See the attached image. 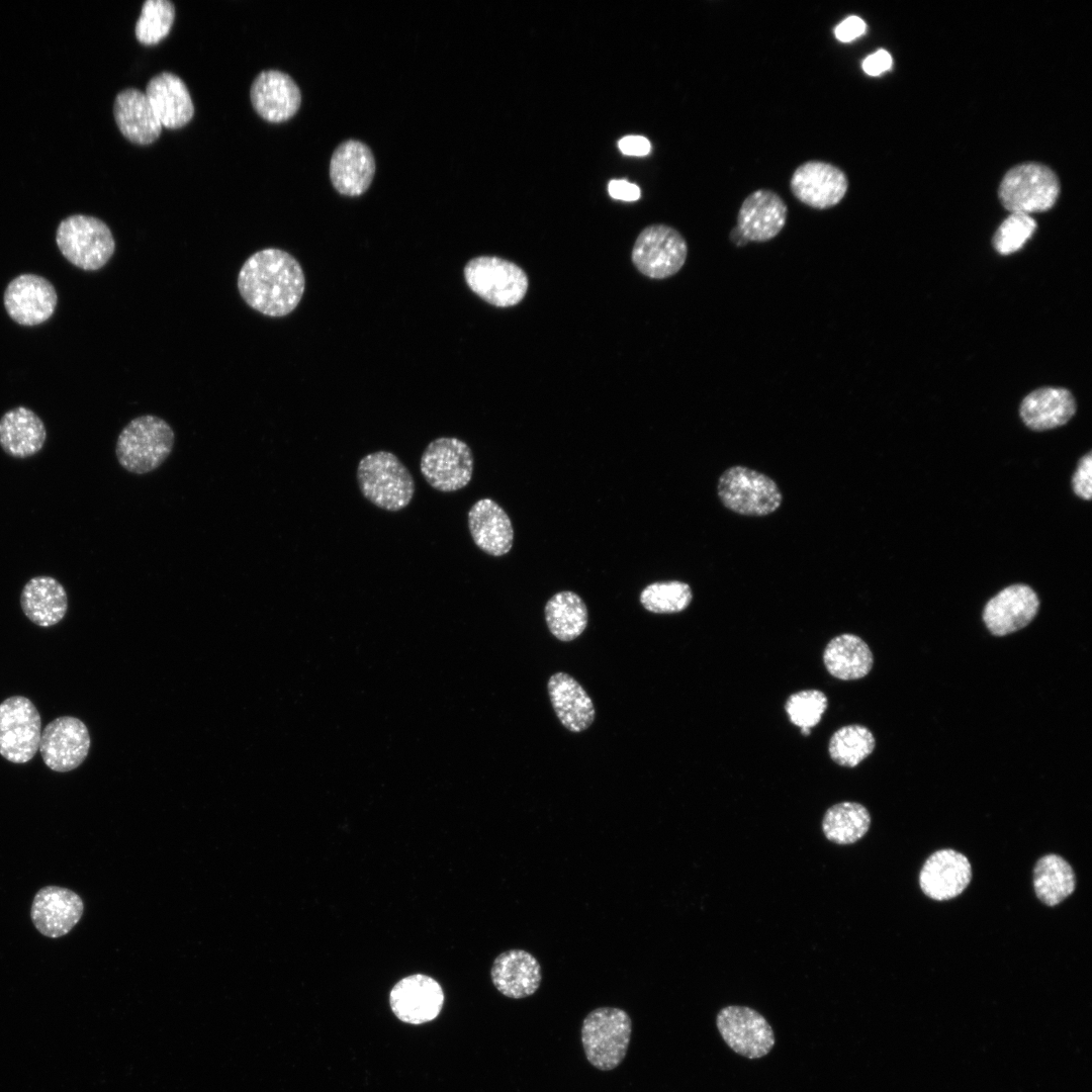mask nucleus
Returning <instances> with one entry per match:
<instances>
[{"instance_id":"nucleus-19","label":"nucleus","mask_w":1092,"mask_h":1092,"mask_svg":"<svg viewBox=\"0 0 1092 1092\" xmlns=\"http://www.w3.org/2000/svg\"><path fill=\"white\" fill-rule=\"evenodd\" d=\"M972 879V867L961 852L950 848L933 852L924 862L919 885L922 892L937 901L961 895Z\"/></svg>"},{"instance_id":"nucleus-35","label":"nucleus","mask_w":1092,"mask_h":1092,"mask_svg":"<svg viewBox=\"0 0 1092 1092\" xmlns=\"http://www.w3.org/2000/svg\"><path fill=\"white\" fill-rule=\"evenodd\" d=\"M873 733L861 725H847L833 733L829 740L830 757L842 766L854 767L875 749Z\"/></svg>"},{"instance_id":"nucleus-37","label":"nucleus","mask_w":1092,"mask_h":1092,"mask_svg":"<svg viewBox=\"0 0 1092 1092\" xmlns=\"http://www.w3.org/2000/svg\"><path fill=\"white\" fill-rule=\"evenodd\" d=\"M175 18L174 4L169 0H147L135 24V36L145 44H155L170 31Z\"/></svg>"},{"instance_id":"nucleus-6","label":"nucleus","mask_w":1092,"mask_h":1092,"mask_svg":"<svg viewBox=\"0 0 1092 1092\" xmlns=\"http://www.w3.org/2000/svg\"><path fill=\"white\" fill-rule=\"evenodd\" d=\"M717 491L725 508L744 516L769 515L783 502L782 492L770 477L740 465L732 466L721 474Z\"/></svg>"},{"instance_id":"nucleus-36","label":"nucleus","mask_w":1092,"mask_h":1092,"mask_svg":"<svg viewBox=\"0 0 1092 1092\" xmlns=\"http://www.w3.org/2000/svg\"><path fill=\"white\" fill-rule=\"evenodd\" d=\"M693 600L691 586L679 580L656 581L645 586L639 597L643 608L655 614L686 610Z\"/></svg>"},{"instance_id":"nucleus-18","label":"nucleus","mask_w":1092,"mask_h":1092,"mask_svg":"<svg viewBox=\"0 0 1092 1092\" xmlns=\"http://www.w3.org/2000/svg\"><path fill=\"white\" fill-rule=\"evenodd\" d=\"M83 910V901L77 893L58 886H47L35 894L30 916L42 935L57 938L73 929L81 919Z\"/></svg>"},{"instance_id":"nucleus-15","label":"nucleus","mask_w":1092,"mask_h":1092,"mask_svg":"<svg viewBox=\"0 0 1092 1092\" xmlns=\"http://www.w3.org/2000/svg\"><path fill=\"white\" fill-rule=\"evenodd\" d=\"M444 999L440 984L424 974L402 978L389 993L393 1014L402 1022L415 1025L434 1020L443 1008Z\"/></svg>"},{"instance_id":"nucleus-21","label":"nucleus","mask_w":1092,"mask_h":1092,"mask_svg":"<svg viewBox=\"0 0 1092 1092\" xmlns=\"http://www.w3.org/2000/svg\"><path fill=\"white\" fill-rule=\"evenodd\" d=\"M787 214V204L778 193L758 189L743 200L736 229L746 242H767L783 230Z\"/></svg>"},{"instance_id":"nucleus-33","label":"nucleus","mask_w":1092,"mask_h":1092,"mask_svg":"<svg viewBox=\"0 0 1092 1092\" xmlns=\"http://www.w3.org/2000/svg\"><path fill=\"white\" fill-rule=\"evenodd\" d=\"M1033 887L1042 903L1058 905L1074 892L1075 873L1062 856L1054 853L1043 855L1033 869Z\"/></svg>"},{"instance_id":"nucleus-25","label":"nucleus","mask_w":1092,"mask_h":1092,"mask_svg":"<svg viewBox=\"0 0 1092 1092\" xmlns=\"http://www.w3.org/2000/svg\"><path fill=\"white\" fill-rule=\"evenodd\" d=\"M552 708L564 728L580 733L594 722V703L582 686L570 674L558 671L547 684Z\"/></svg>"},{"instance_id":"nucleus-13","label":"nucleus","mask_w":1092,"mask_h":1092,"mask_svg":"<svg viewBox=\"0 0 1092 1092\" xmlns=\"http://www.w3.org/2000/svg\"><path fill=\"white\" fill-rule=\"evenodd\" d=\"M89 748L90 736L84 722L72 716H62L43 728L38 749L49 768L67 772L83 763Z\"/></svg>"},{"instance_id":"nucleus-5","label":"nucleus","mask_w":1092,"mask_h":1092,"mask_svg":"<svg viewBox=\"0 0 1092 1092\" xmlns=\"http://www.w3.org/2000/svg\"><path fill=\"white\" fill-rule=\"evenodd\" d=\"M56 241L63 256L85 271L102 268L115 250L109 226L98 217L80 213L61 220Z\"/></svg>"},{"instance_id":"nucleus-40","label":"nucleus","mask_w":1092,"mask_h":1092,"mask_svg":"<svg viewBox=\"0 0 1092 1092\" xmlns=\"http://www.w3.org/2000/svg\"><path fill=\"white\" fill-rule=\"evenodd\" d=\"M1074 492L1083 499L1092 495V453L1083 456L1072 479Z\"/></svg>"},{"instance_id":"nucleus-12","label":"nucleus","mask_w":1092,"mask_h":1092,"mask_svg":"<svg viewBox=\"0 0 1092 1092\" xmlns=\"http://www.w3.org/2000/svg\"><path fill=\"white\" fill-rule=\"evenodd\" d=\"M716 1025L726 1044L747 1059L766 1056L775 1045V1033L767 1020L747 1006L729 1005L716 1016Z\"/></svg>"},{"instance_id":"nucleus-17","label":"nucleus","mask_w":1092,"mask_h":1092,"mask_svg":"<svg viewBox=\"0 0 1092 1092\" xmlns=\"http://www.w3.org/2000/svg\"><path fill=\"white\" fill-rule=\"evenodd\" d=\"M1039 600L1026 584H1012L990 599L983 621L995 636H1006L1026 627L1036 616Z\"/></svg>"},{"instance_id":"nucleus-42","label":"nucleus","mask_w":1092,"mask_h":1092,"mask_svg":"<svg viewBox=\"0 0 1092 1092\" xmlns=\"http://www.w3.org/2000/svg\"><path fill=\"white\" fill-rule=\"evenodd\" d=\"M892 67V57L886 50H878L876 53L868 56L862 62L863 71L870 76H879L882 73L890 70Z\"/></svg>"},{"instance_id":"nucleus-24","label":"nucleus","mask_w":1092,"mask_h":1092,"mask_svg":"<svg viewBox=\"0 0 1092 1092\" xmlns=\"http://www.w3.org/2000/svg\"><path fill=\"white\" fill-rule=\"evenodd\" d=\"M490 977L495 989L513 999L533 995L542 980L539 962L524 949H509L498 954L493 961Z\"/></svg>"},{"instance_id":"nucleus-23","label":"nucleus","mask_w":1092,"mask_h":1092,"mask_svg":"<svg viewBox=\"0 0 1092 1092\" xmlns=\"http://www.w3.org/2000/svg\"><path fill=\"white\" fill-rule=\"evenodd\" d=\"M375 172L371 150L363 143L348 140L337 147L330 163V177L335 189L348 196H358L370 186Z\"/></svg>"},{"instance_id":"nucleus-3","label":"nucleus","mask_w":1092,"mask_h":1092,"mask_svg":"<svg viewBox=\"0 0 1092 1092\" xmlns=\"http://www.w3.org/2000/svg\"><path fill=\"white\" fill-rule=\"evenodd\" d=\"M175 433L163 419L144 415L132 419L119 433L115 454L126 471L146 474L161 466L170 456Z\"/></svg>"},{"instance_id":"nucleus-8","label":"nucleus","mask_w":1092,"mask_h":1092,"mask_svg":"<svg viewBox=\"0 0 1092 1092\" xmlns=\"http://www.w3.org/2000/svg\"><path fill=\"white\" fill-rule=\"evenodd\" d=\"M1060 185L1056 174L1040 164H1022L1007 172L999 187L1002 205L1011 213L1028 214L1050 209Z\"/></svg>"},{"instance_id":"nucleus-31","label":"nucleus","mask_w":1092,"mask_h":1092,"mask_svg":"<svg viewBox=\"0 0 1092 1092\" xmlns=\"http://www.w3.org/2000/svg\"><path fill=\"white\" fill-rule=\"evenodd\" d=\"M823 661L828 672L842 680L866 676L874 663L868 644L853 634H841L831 639L825 647Z\"/></svg>"},{"instance_id":"nucleus-2","label":"nucleus","mask_w":1092,"mask_h":1092,"mask_svg":"<svg viewBox=\"0 0 1092 1092\" xmlns=\"http://www.w3.org/2000/svg\"><path fill=\"white\" fill-rule=\"evenodd\" d=\"M356 477L362 495L384 511L403 510L415 494L413 475L399 458L389 451L380 450L362 457Z\"/></svg>"},{"instance_id":"nucleus-16","label":"nucleus","mask_w":1092,"mask_h":1092,"mask_svg":"<svg viewBox=\"0 0 1092 1092\" xmlns=\"http://www.w3.org/2000/svg\"><path fill=\"white\" fill-rule=\"evenodd\" d=\"M57 302L58 295L53 284L35 274L15 277L4 292V306L8 315L23 326L46 322L54 313Z\"/></svg>"},{"instance_id":"nucleus-1","label":"nucleus","mask_w":1092,"mask_h":1092,"mask_svg":"<svg viewBox=\"0 0 1092 1092\" xmlns=\"http://www.w3.org/2000/svg\"><path fill=\"white\" fill-rule=\"evenodd\" d=\"M237 282L244 301L272 317L293 311L305 287L304 273L298 261L286 251L275 248L251 255L241 267Z\"/></svg>"},{"instance_id":"nucleus-39","label":"nucleus","mask_w":1092,"mask_h":1092,"mask_svg":"<svg viewBox=\"0 0 1092 1092\" xmlns=\"http://www.w3.org/2000/svg\"><path fill=\"white\" fill-rule=\"evenodd\" d=\"M1035 229L1036 222L1030 215L1011 213L997 229L993 246L1001 255L1012 254L1024 246Z\"/></svg>"},{"instance_id":"nucleus-14","label":"nucleus","mask_w":1092,"mask_h":1092,"mask_svg":"<svg viewBox=\"0 0 1092 1092\" xmlns=\"http://www.w3.org/2000/svg\"><path fill=\"white\" fill-rule=\"evenodd\" d=\"M790 187L802 203L816 209H827L842 200L848 180L845 173L833 164L808 161L795 170Z\"/></svg>"},{"instance_id":"nucleus-7","label":"nucleus","mask_w":1092,"mask_h":1092,"mask_svg":"<svg viewBox=\"0 0 1092 1092\" xmlns=\"http://www.w3.org/2000/svg\"><path fill=\"white\" fill-rule=\"evenodd\" d=\"M468 287L497 307L518 304L528 290L526 272L517 264L495 256H479L464 267Z\"/></svg>"},{"instance_id":"nucleus-27","label":"nucleus","mask_w":1092,"mask_h":1092,"mask_svg":"<svg viewBox=\"0 0 1092 1092\" xmlns=\"http://www.w3.org/2000/svg\"><path fill=\"white\" fill-rule=\"evenodd\" d=\"M146 95L162 125L178 128L192 118L194 105L183 80L170 72L154 76L146 87Z\"/></svg>"},{"instance_id":"nucleus-38","label":"nucleus","mask_w":1092,"mask_h":1092,"mask_svg":"<svg viewBox=\"0 0 1092 1092\" xmlns=\"http://www.w3.org/2000/svg\"><path fill=\"white\" fill-rule=\"evenodd\" d=\"M827 708V698L818 690H804L789 697L785 709L790 721L801 729L817 725Z\"/></svg>"},{"instance_id":"nucleus-26","label":"nucleus","mask_w":1092,"mask_h":1092,"mask_svg":"<svg viewBox=\"0 0 1092 1092\" xmlns=\"http://www.w3.org/2000/svg\"><path fill=\"white\" fill-rule=\"evenodd\" d=\"M113 114L120 132L134 144H151L161 133L162 124L146 93L139 89L120 91L113 103Z\"/></svg>"},{"instance_id":"nucleus-29","label":"nucleus","mask_w":1092,"mask_h":1092,"mask_svg":"<svg viewBox=\"0 0 1092 1092\" xmlns=\"http://www.w3.org/2000/svg\"><path fill=\"white\" fill-rule=\"evenodd\" d=\"M20 606L29 621L47 628L63 620L68 610V597L65 587L56 578L38 575L23 586Z\"/></svg>"},{"instance_id":"nucleus-4","label":"nucleus","mask_w":1092,"mask_h":1092,"mask_svg":"<svg viewBox=\"0 0 1092 1092\" xmlns=\"http://www.w3.org/2000/svg\"><path fill=\"white\" fill-rule=\"evenodd\" d=\"M631 1033L632 1020L625 1010L616 1007L594 1009L581 1025L586 1060L601 1071L617 1068L626 1057Z\"/></svg>"},{"instance_id":"nucleus-34","label":"nucleus","mask_w":1092,"mask_h":1092,"mask_svg":"<svg viewBox=\"0 0 1092 1092\" xmlns=\"http://www.w3.org/2000/svg\"><path fill=\"white\" fill-rule=\"evenodd\" d=\"M871 826V814L857 802L837 803L825 812L822 831L825 837L839 845L852 844L861 839Z\"/></svg>"},{"instance_id":"nucleus-30","label":"nucleus","mask_w":1092,"mask_h":1092,"mask_svg":"<svg viewBox=\"0 0 1092 1092\" xmlns=\"http://www.w3.org/2000/svg\"><path fill=\"white\" fill-rule=\"evenodd\" d=\"M1019 412L1029 429L1045 431L1067 424L1076 412V401L1065 388L1041 387L1023 398Z\"/></svg>"},{"instance_id":"nucleus-28","label":"nucleus","mask_w":1092,"mask_h":1092,"mask_svg":"<svg viewBox=\"0 0 1092 1092\" xmlns=\"http://www.w3.org/2000/svg\"><path fill=\"white\" fill-rule=\"evenodd\" d=\"M47 439L40 418L25 406L6 412L0 419V446L14 458H28L39 452Z\"/></svg>"},{"instance_id":"nucleus-44","label":"nucleus","mask_w":1092,"mask_h":1092,"mask_svg":"<svg viewBox=\"0 0 1092 1092\" xmlns=\"http://www.w3.org/2000/svg\"><path fill=\"white\" fill-rule=\"evenodd\" d=\"M618 147L623 154L630 156H645L651 149L650 142L645 136L633 134L623 136Z\"/></svg>"},{"instance_id":"nucleus-32","label":"nucleus","mask_w":1092,"mask_h":1092,"mask_svg":"<svg viewBox=\"0 0 1092 1092\" xmlns=\"http://www.w3.org/2000/svg\"><path fill=\"white\" fill-rule=\"evenodd\" d=\"M544 615L550 633L564 642L580 636L588 623L585 603L571 590L553 595L545 605Z\"/></svg>"},{"instance_id":"nucleus-41","label":"nucleus","mask_w":1092,"mask_h":1092,"mask_svg":"<svg viewBox=\"0 0 1092 1092\" xmlns=\"http://www.w3.org/2000/svg\"><path fill=\"white\" fill-rule=\"evenodd\" d=\"M866 28V22L860 17L850 15L835 27L834 34L839 41L848 42L862 35Z\"/></svg>"},{"instance_id":"nucleus-43","label":"nucleus","mask_w":1092,"mask_h":1092,"mask_svg":"<svg viewBox=\"0 0 1092 1092\" xmlns=\"http://www.w3.org/2000/svg\"><path fill=\"white\" fill-rule=\"evenodd\" d=\"M609 194L624 201H635L640 198V188L626 180H611L608 185Z\"/></svg>"},{"instance_id":"nucleus-22","label":"nucleus","mask_w":1092,"mask_h":1092,"mask_svg":"<svg viewBox=\"0 0 1092 1092\" xmlns=\"http://www.w3.org/2000/svg\"><path fill=\"white\" fill-rule=\"evenodd\" d=\"M468 529L474 544L490 556H504L513 547L512 521L491 498H481L472 505L468 511Z\"/></svg>"},{"instance_id":"nucleus-9","label":"nucleus","mask_w":1092,"mask_h":1092,"mask_svg":"<svg viewBox=\"0 0 1092 1092\" xmlns=\"http://www.w3.org/2000/svg\"><path fill=\"white\" fill-rule=\"evenodd\" d=\"M474 458L467 443L455 437H440L425 448L420 470L427 483L441 492L464 488L471 480Z\"/></svg>"},{"instance_id":"nucleus-10","label":"nucleus","mask_w":1092,"mask_h":1092,"mask_svg":"<svg viewBox=\"0 0 1092 1092\" xmlns=\"http://www.w3.org/2000/svg\"><path fill=\"white\" fill-rule=\"evenodd\" d=\"M41 719L26 697L12 696L0 704V754L13 763L32 759L39 748Z\"/></svg>"},{"instance_id":"nucleus-11","label":"nucleus","mask_w":1092,"mask_h":1092,"mask_svg":"<svg viewBox=\"0 0 1092 1092\" xmlns=\"http://www.w3.org/2000/svg\"><path fill=\"white\" fill-rule=\"evenodd\" d=\"M688 256L685 238L666 224L646 226L632 249V262L645 276L664 279L676 274Z\"/></svg>"},{"instance_id":"nucleus-20","label":"nucleus","mask_w":1092,"mask_h":1092,"mask_svg":"<svg viewBox=\"0 0 1092 1092\" xmlns=\"http://www.w3.org/2000/svg\"><path fill=\"white\" fill-rule=\"evenodd\" d=\"M250 97L257 113L270 122L291 118L301 102L300 90L294 80L278 70L259 73L251 85Z\"/></svg>"}]
</instances>
